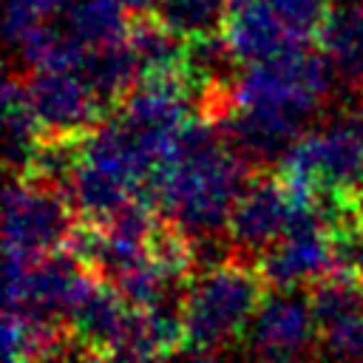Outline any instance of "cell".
I'll return each instance as SVG.
<instances>
[{
  "label": "cell",
  "mask_w": 363,
  "mask_h": 363,
  "mask_svg": "<svg viewBox=\"0 0 363 363\" xmlns=\"http://www.w3.org/2000/svg\"><path fill=\"white\" fill-rule=\"evenodd\" d=\"M3 116H6V164L14 176H26L45 136L28 108L26 82H20L17 77H6L3 82Z\"/></svg>",
  "instance_id": "12"
},
{
  "label": "cell",
  "mask_w": 363,
  "mask_h": 363,
  "mask_svg": "<svg viewBox=\"0 0 363 363\" xmlns=\"http://www.w3.org/2000/svg\"><path fill=\"white\" fill-rule=\"evenodd\" d=\"M128 14H145L156 9V0H116Z\"/></svg>",
  "instance_id": "20"
},
{
  "label": "cell",
  "mask_w": 363,
  "mask_h": 363,
  "mask_svg": "<svg viewBox=\"0 0 363 363\" xmlns=\"http://www.w3.org/2000/svg\"><path fill=\"white\" fill-rule=\"evenodd\" d=\"M74 0H6V40L34 23H45L71 9Z\"/></svg>",
  "instance_id": "18"
},
{
  "label": "cell",
  "mask_w": 363,
  "mask_h": 363,
  "mask_svg": "<svg viewBox=\"0 0 363 363\" xmlns=\"http://www.w3.org/2000/svg\"><path fill=\"white\" fill-rule=\"evenodd\" d=\"M68 323H71V335L85 349L113 354L130 332L133 312L125 303V298L116 292V286L96 281V286L68 312Z\"/></svg>",
  "instance_id": "9"
},
{
  "label": "cell",
  "mask_w": 363,
  "mask_h": 363,
  "mask_svg": "<svg viewBox=\"0 0 363 363\" xmlns=\"http://www.w3.org/2000/svg\"><path fill=\"white\" fill-rule=\"evenodd\" d=\"M320 352L335 363H363V309L318 329Z\"/></svg>",
  "instance_id": "16"
},
{
  "label": "cell",
  "mask_w": 363,
  "mask_h": 363,
  "mask_svg": "<svg viewBox=\"0 0 363 363\" xmlns=\"http://www.w3.org/2000/svg\"><path fill=\"white\" fill-rule=\"evenodd\" d=\"M318 45L335 79L349 91L363 94V0H340L329 6L318 31Z\"/></svg>",
  "instance_id": "10"
},
{
  "label": "cell",
  "mask_w": 363,
  "mask_h": 363,
  "mask_svg": "<svg viewBox=\"0 0 363 363\" xmlns=\"http://www.w3.org/2000/svg\"><path fill=\"white\" fill-rule=\"evenodd\" d=\"M82 363H122V360L113 357V354H102V352H96V354H85Z\"/></svg>",
  "instance_id": "21"
},
{
  "label": "cell",
  "mask_w": 363,
  "mask_h": 363,
  "mask_svg": "<svg viewBox=\"0 0 363 363\" xmlns=\"http://www.w3.org/2000/svg\"><path fill=\"white\" fill-rule=\"evenodd\" d=\"M88 354V349L71 335V337H57L51 346H45L31 363H82V357Z\"/></svg>",
  "instance_id": "19"
},
{
  "label": "cell",
  "mask_w": 363,
  "mask_h": 363,
  "mask_svg": "<svg viewBox=\"0 0 363 363\" xmlns=\"http://www.w3.org/2000/svg\"><path fill=\"white\" fill-rule=\"evenodd\" d=\"M85 48L128 40V11L116 0H74L62 23Z\"/></svg>",
  "instance_id": "14"
},
{
  "label": "cell",
  "mask_w": 363,
  "mask_h": 363,
  "mask_svg": "<svg viewBox=\"0 0 363 363\" xmlns=\"http://www.w3.org/2000/svg\"><path fill=\"white\" fill-rule=\"evenodd\" d=\"M128 45L133 51V60L139 65L142 79L145 77H170L184 74V51L187 40H182L176 31H170L162 20H139L128 31Z\"/></svg>",
  "instance_id": "13"
},
{
  "label": "cell",
  "mask_w": 363,
  "mask_h": 363,
  "mask_svg": "<svg viewBox=\"0 0 363 363\" xmlns=\"http://www.w3.org/2000/svg\"><path fill=\"white\" fill-rule=\"evenodd\" d=\"M79 74L85 77V82L94 88V94L99 96V102L105 108L119 105L133 91L136 77H142L128 40L88 48L79 62Z\"/></svg>",
  "instance_id": "11"
},
{
  "label": "cell",
  "mask_w": 363,
  "mask_h": 363,
  "mask_svg": "<svg viewBox=\"0 0 363 363\" xmlns=\"http://www.w3.org/2000/svg\"><path fill=\"white\" fill-rule=\"evenodd\" d=\"M147 363H184V360H176V357H164V354H159V357H153V360H147Z\"/></svg>",
  "instance_id": "23"
},
{
  "label": "cell",
  "mask_w": 363,
  "mask_h": 363,
  "mask_svg": "<svg viewBox=\"0 0 363 363\" xmlns=\"http://www.w3.org/2000/svg\"><path fill=\"white\" fill-rule=\"evenodd\" d=\"M26 99L43 136H85L96 128L105 108L79 68L31 71Z\"/></svg>",
  "instance_id": "7"
},
{
  "label": "cell",
  "mask_w": 363,
  "mask_h": 363,
  "mask_svg": "<svg viewBox=\"0 0 363 363\" xmlns=\"http://www.w3.org/2000/svg\"><path fill=\"white\" fill-rule=\"evenodd\" d=\"M278 164L281 179L298 190L346 199L363 196V136L352 113L303 130Z\"/></svg>",
  "instance_id": "4"
},
{
  "label": "cell",
  "mask_w": 363,
  "mask_h": 363,
  "mask_svg": "<svg viewBox=\"0 0 363 363\" xmlns=\"http://www.w3.org/2000/svg\"><path fill=\"white\" fill-rule=\"evenodd\" d=\"M352 116H354V122H357V130H360V136H363V105H360V108H357Z\"/></svg>",
  "instance_id": "22"
},
{
  "label": "cell",
  "mask_w": 363,
  "mask_h": 363,
  "mask_svg": "<svg viewBox=\"0 0 363 363\" xmlns=\"http://www.w3.org/2000/svg\"><path fill=\"white\" fill-rule=\"evenodd\" d=\"M357 278H360V281H363V264H360V269H357Z\"/></svg>",
  "instance_id": "24"
},
{
  "label": "cell",
  "mask_w": 363,
  "mask_h": 363,
  "mask_svg": "<svg viewBox=\"0 0 363 363\" xmlns=\"http://www.w3.org/2000/svg\"><path fill=\"white\" fill-rule=\"evenodd\" d=\"M258 3L303 45L312 34L320 31V23L329 11V0H258Z\"/></svg>",
  "instance_id": "17"
},
{
  "label": "cell",
  "mask_w": 363,
  "mask_h": 363,
  "mask_svg": "<svg viewBox=\"0 0 363 363\" xmlns=\"http://www.w3.org/2000/svg\"><path fill=\"white\" fill-rule=\"evenodd\" d=\"M264 278L258 267L233 258L199 272L184 289V346L218 352L233 343L261 306Z\"/></svg>",
  "instance_id": "2"
},
{
  "label": "cell",
  "mask_w": 363,
  "mask_h": 363,
  "mask_svg": "<svg viewBox=\"0 0 363 363\" xmlns=\"http://www.w3.org/2000/svg\"><path fill=\"white\" fill-rule=\"evenodd\" d=\"M156 20H162L182 40L221 34L233 14L230 0H156Z\"/></svg>",
  "instance_id": "15"
},
{
  "label": "cell",
  "mask_w": 363,
  "mask_h": 363,
  "mask_svg": "<svg viewBox=\"0 0 363 363\" xmlns=\"http://www.w3.org/2000/svg\"><path fill=\"white\" fill-rule=\"evenodd\" d=\"M292 210H295V199L281 176L278 179L255 176L250 179V184L244 187V193L233 207L227 235L235 244V250L264 252L286 233L292 221Z\"/></svg>",
  "instance_id": "8"
},
{
  "label": "cell",
  "mask_w": 363,
  "mask_h": 363,
  "mask_svg": "<svg viewBox=\"0 0 363 363\" xmlns=\"http://www.w3.org/2000/svg\"><path fill=\"white\" fill-rule=\"evenodd\" d=\"M247 346L252 363H312L318 352V320L309 295L295 289L267 295L247 326Z\"/></svg>",
  "instance_id": "6"
},
{
  "label": "cell",
  "mask_w": 363,
  "mask_h": 363,
  "mask_svg": "<svg viewBox=\"0 0 363 363\" xmlns=\"http://www.w3.org/2000/svg\"><path fill=\"white\" fill-rule=\"evenodd\" d=\"M216 128L210 116L190 119L176 133L150 187V199H156L167 224L187 238L224 233L238 196L250 184V164Z\"/></svg>",
  "instance_id": "1"
},
{
  "label": "cell",
  "mask_w": 363,
  "mask_h": 363,
  "mask_svg": "<svg viewBox=\"0 0 363 363\" xmlns=\"http://www.w3.org/2000/svg\"><path fill=\"white\" fill-rule=\"evenodd\" d=\"M335 74L323 54L306 45L244 65L230 79V96L238 108H269L309 119L329 96Z\"/></svg>",
  "instance_id": "3"
},
{
  "label": "cell",
  "mask_w": 363,
  "mask_h": 363,
  "mask_svg": "<svg viewBox=\"0 0 363 363\" xmlns=\"http://www.w3.org/2000/svg\"><path fill=\"white\" fill-rule=\"evenodd\" d=\"M62 190L11 179L3 193V250L6 258L37 261L51 255L60 244H65L71 233L68 207Z\"/></svg>",
  "instance_id": "5"
}]
</instances>
